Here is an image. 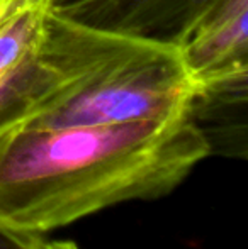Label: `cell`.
I'll return each instance as SVG.
<instances>
[{"label":"cell","mask_w":248,"mask_h":249,"mask_svg":"<svg viewBox=\"0 0 248 249\" xmlns=\"http://www.w3.org/2000/svg\"><path fill=\"white\" fill-rule=\"evenodd\" d=\"M179 46L201 90L197 104L245 99L248 0H218L191 27Z\"/></svg>","instance_id":"3957f363"},{"label":"cell","mask_w":248,"mask_h":249,"mask_svg":"<svg viewBox=\"0 0 248 249\" xmlns=\"http://www.w3.org/2000/svg\"><path fill=\"white\" fill-rule=\"evenodd\" d=\"M31 249H78V246L72 241H50L44 239V236H38Z\"/></svg>","instance_id":"ba28073f"},{"label":"cell","mask_w":248,"mask_h":249,"mask_svg":"<svg viewBox=\"0 0 248 249\" xmlns=\"http://www.w3.org/2000/svg\"><path fill=\"white\" fill-rule=\"evenodd\" d=\"M34 58L44 90L22 127L163 121L201 99L179 44L117 33L50 9Z\"/></svg>","instance_id":"7a4b0ae2"},{"label":"cell","mask_w":248,"mask_h":249,"mask_svg":"<svg viewBox=\"0 0 248 249\" xmlns=\"http://www.w3.org/2000/svg\"><path fill=\"white\" fill-rule=\"evenodd\" d=\"M53 3L57 0H29L0 24V80L34 53Z\"/></svg>","instance_id":"5b68a950"},{"label":"cell","mask_w":248,"mask_h":249,"mask_svg":"<svg viewBox=\"0 0 248 249\" xmlns=\"http://www.w3.org/2000/svg\"><path fill=\"white\" fill-rule=\"evenodd\" d=\"M57 2H66V0H57Z\"/></svg>","instance_id":"30bf717a"},{"label":"cell","mask_w":248,"mask_h":249,"mask_svg":"<svg viewBox=\"0 0 248 249\" xmlns=\"http://www.w3.org/2000/svg\"><path fill=\"white\" fill-rule=\"evenodd\" d=\"M211 154L192 114L12 129L0 136V224L44 236L117 203L160 198Z\"/></svg>","instance_id":"6da1fadb"},{"label":"cell","mask_w":248,"mask_h":249,"mask_svg":"<svg viewBox=\"0 0 248 249\" xmlns=\"http://www.w3.org/2000/svg\"><path fill=\"white\" fill-rule=\"evenodd\" d=\"M44 83L34 53L9 76L0 80V136L29 121Z\"/></svg>","instance_id":"8992f818"},{"label":"cell","mask_w":248,"mask_h":249,"mask_svg":"<svg viewBox=\"0 0 248 249\" xmlns=\"http://www.w3.org/2000/svg\"><path fill=\"white\" fill-rule=\"evenodd\" d=\"M218 0H66L65 16L104 29L180 44Z\"/></svg>","instance_id":"277c9868"},{"label":"cell","mask_w":248,"mask_h":249,"mask_svg":"<svg viewBox=\"0 0 248 249\" xmlns=\"http://www.w3.org/2000/svg\"><path fill=\"white\" fill-rule=\"evenodd\" d=\"M29 0H0V24L3 22L5 19H9L16 10H19L22 5Z\"/></svg>","instance_id":"9c48e42d"},{"label":"cell","mask_w":248,"mask_h":249,"mask_svg":"<svg viewBox=\"0 0 248 249\" xmlns=\"http://www.w3.org/2000/svg\"><path fill=\"white\" fill-rule=\"evenodd\" d=\"M38 234H26L0 224V249H31Z\"/></svg>","instance_id":"52a82bcc"}]
</instances>
